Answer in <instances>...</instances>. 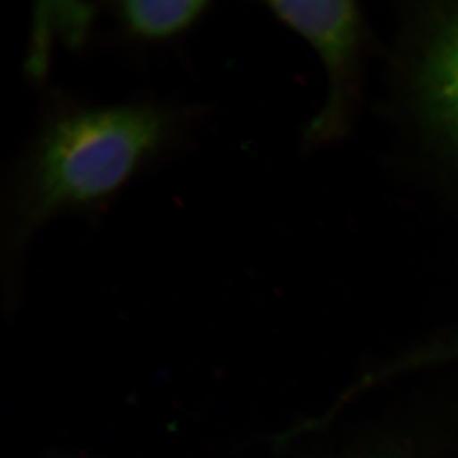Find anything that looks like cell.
Wrapping results in <instances>:
<instances>
[{"mask_svg":"<svg viewBox=\"0 0 458 458\" xmlns=\"http://www.w3.org/2000/svg\"><path fill=\"white\" fill-rule=\"evenodd\" d=\"M170 120L150 107L87 111L42 135L21 205V234L57 209L105 197L155 153Z\"/></svg>","mask_w":458,"mask_h":458,"instance_id":"1","label":"cell"},{"mask_svg":"<svg viewBox=\"0 0 458 458\" xmlns=\"http://www.w3.org/2000/svg\"><path fill=\"white\" fill-rule=\"evenodd\" d=\"M51 20L72 47L82 44L93 18V7L78 2L50 3Z\"/></svg>","mask_w":458,"mask_h":458,"instance_id":"5","label":"cell"},{"mask_svg":"<svg viewBox=\"0 0 458 458\" xmlns=\"http://www.w3.org/2000/svg\"><path fill=\"white\" fill-rule=\"evenodd\" d=\"M269 7L279 20L300 33L315 47L327 65L331 96L325 113L313 123V131H327L342 114L344 98L354 63L358 42V12L352 2H271Z\"/></svg>","mask_w":458,"mask_h":458,"instance_id":"2","label":"cell"},{"mask_svg":"<svg viewBox=\"0 0 458 458\" xmlns=\"http://www.w3.org/2000/svg\"><path fill=\"white\" fill-rule=\"evenodd\" d=\"M207 5L201 0H131L120 4L123 21L146 38H165L191 25Z\"/></svg>","mask_w":458,"mask_h":458,"instance_id":"4","label":"cell"},{"mask_svg":"<svg viewBox=\"0 0 458 458\" xmlns=\"http://www.w3.org/2000/svg\"><path fill=\"white\" fill-rule=\"evenodd\" d=\"M51 21L50 3H38L33 22L31 53L27 60V68L30 73L36 80H40L47 73L49 64V50L51 41Z\"/></svg>","mask_w":458,"mask_h":458,"instance_id":"6","label":"cell"},{"mask_svg":"<svg viewBox=\"0 0 458 458\" xmlns=\"http://www.w3.org/2000/svg\"><path fill=\"white\" fill-rule=\"evenodd\" d=\"M418 81L428 119L458 149V13L434 33Z\"/></svg>","mask_w":458,"mask_h":458,"instance_id":"3","label":"cell"}]
</instances>
